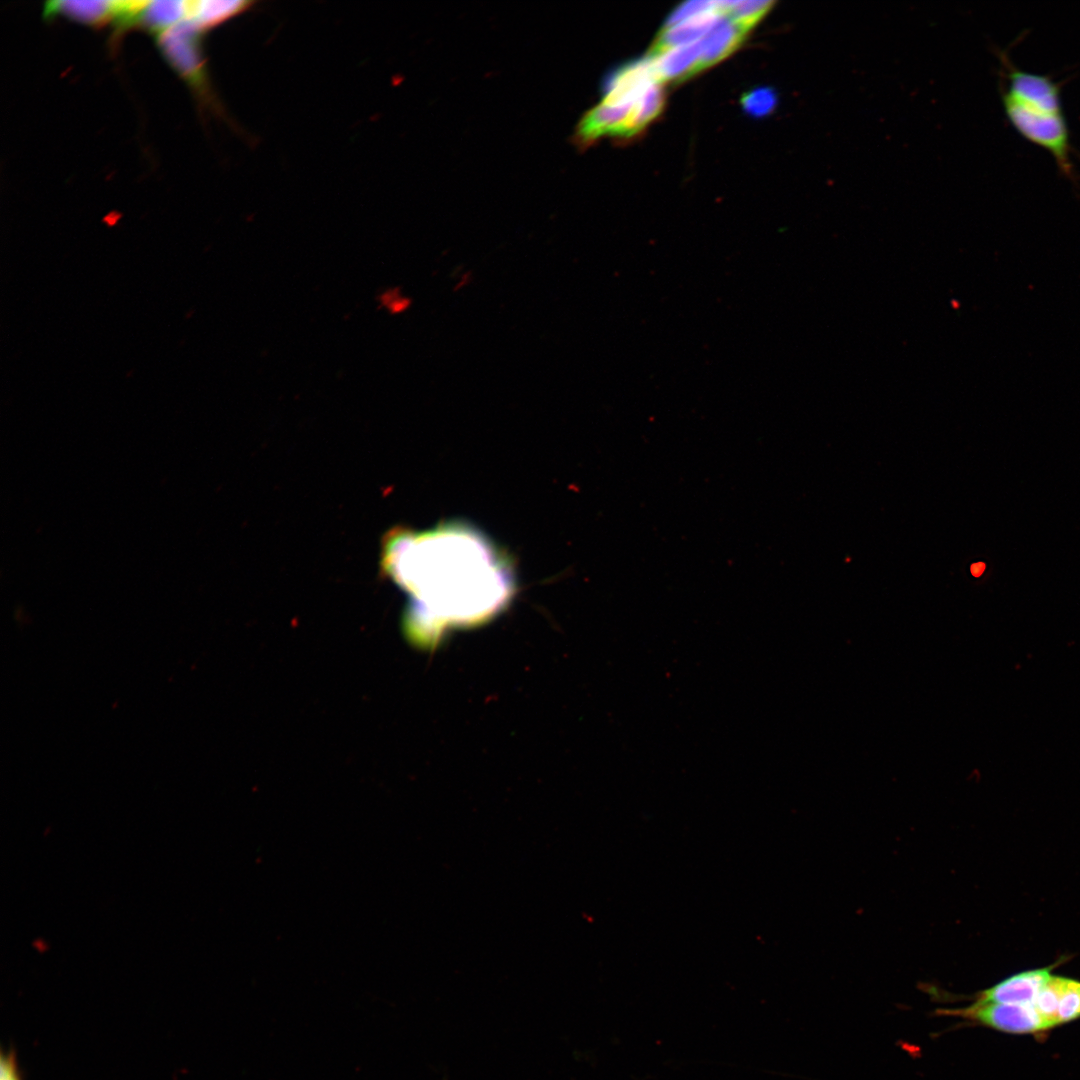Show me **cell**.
<instances>
[{
	"label": "cell",
	"instance_id": "cell-11",
	"mask_svg": "<svg viewBox=\"0 0 1080 1080\" xmlns=\"http://www.w3.org/2000/svg\"><path fill=\"white\" fill-rule=\"evenodd\" d=\"M748 33L749 31L725 17L704 37L697 73L732 54L742 44Z\"/></svg>",
	"mask_w": 1080,
	"mask_h": 1080
},
{
	"label": "cell",
	"instance_id": "cell-12",
	"mask_svg": "<svg viewBox=\"0 0 1080 1080\" xmlns=\"http://www.w3.org/2000/svg\"><path fill=\"white\" fill-rule=\"evenodd\" d=\"M189 7L190 1L183 0L140 1L132 24H140L161 34L188 19Z\"/></svg>",
	"mask_w": 1080,
	"mask_h": 1080
},
{
	"label": "cell",
	"instance_id": "cell-10",
	"mask_svg": "<svg viewBox=\"0 0 1080 1080\" xmlns=\"http://www.w3.org/2000/svg\"><path fill=\"white\" fill-rule=\"evenodd\" d=\"M634 103H600L588 111L578 125V136L591 142L601 136H616L626 121Z\"/></svg>",
	"mask_w": 1080,
	"mask_h": 1080
},
{
	"label": "cell",
	"instance_id": "cell-2",
	"mask_svg": "<svg viewBox=\"0 0 1080 1080\" xmlns=\"http://www.w3.org/2000/svg\"><path fill=\"white\" fill-rule=\"evenodd\" d=\"M1005 84L1001 98L1007 119L1025 140L1047 151L1071 181L1077 176L1061 86L1049 75L1020 69L1002 53Z\"/></svg>",
	"mask_w": 1080,
	"mask_h": 1080
},
{
	"label": "cell",
	"instance_id": "cell-5",
	"mask_svg": "<svg viewBox=\"0 0 1080 1080\" xmlns=\"http://www.w3.org/2000/svg\"><path fill=\"white\" fill-rule=\"evenodd\" d=\"M659 82L652 59L647 56L618 67L603 84L605 104L635 103L653 83Z\"/></svg>",
	"mask_w": 1080,
	"mask_h": 1080
},
{
	"label": "cell",
	"instance_id": "cell-4",
	"mask_svg": "<svg viewBox=\"0 0 1080 1080\" xmlns=\"http://www.w3.org/2000/svg\"><path fill=\"white\" fill-rule=\"evenodd\" d=\"M199 27L186 19L159 36V45L168 61L187 80L199 83L201 61L198 51Z\"/></svg>",
	"mask_w": 1080,
	"mask_h": 1080
},
{
	"label": "cell",
	"instance_id": "cell-1",
	"mask_svg": "<svg viewBox=\"0 0 1080 1080\" xmlns=\"http://www.w3.org/2000/svg\"><path fill=\"white\" fill-rule=\"evenodd\" d=\"M383 563L412 595L414 615L448 623L486 618L511 593L506 558L486 537L460 523L393 534L385 544Z\"/></svg>",
	"mask_w": 1080,
	"mask_h": 1080
},
{
	"label": "cell",
	"instance_id": "cell-7",
	"mask_svg": "<svg viewBox=\"0 0 1080 1080\" xmlns=\"http://www.w3.org/2000/svg\"><path fill=\"white\" fill-rule=\"evenodd\" d=\"M724 18L725 16L719 11H711L684 20L669 28H662L651 45L647 57L654 59L670 49L703 39Z\"/></svg>",
	"mask_w": 1080,
	"mask_h": 1080
},
{
	"label": "cell",
	"instance_id": "cell-16",
	"mask_svg": "<svg viewBox=\"0 0 1080 1080\" xmlns=\"http://www.w3.org/2000/svg\"><path fill=\"white\" fill-rule=\"evenodd\" d=\"M238 5L224 1H190L188 19L199 28L210 26L232 14Z\"/></svg>",
	"mask_w": 1080,
	"mask_h": 1080
},
{
	"label": "cell",
	"instance_id": "cell-18",
	"mask_svg": "<svg viewBox=\"0 0 1080 1080\" xmlns=\"http://www.w3.org/2000/svg\"><path fill=\"white\" fill-rule=\"evenodd\" d=\"M711 11H719L721 13L719 1L694 0L684 2L673 10L667 18L663 28H669L684 20Z\"/></svg>",
	"mask_w": 1080,
	"mask_h": 1080
},
{
	"label": "cell",
	"instance_id": "cell-14",
	"mask_svg": "<svg viewBox=\"0 0 1080 1080\" xmlns=\"http://www.w3.org/2000/svg\"><path fill=\"white\" fill-rule=\"evenodd\" d=\"M1052 983L1056 994L1059 1026L1080 1019V981L1053 975Z\"/></svg>",
	"mask_w": 1080,
	"mask_h": 1080
},
{
	"label": "cell",
	"instance_id": "cell-9",
	"mask_svg": "<svg viewBox=\"0 0 1080 1080\" xmlns=\"http://www.w3.org/2000/svg\"><path fill=\"white\" fill-rule=\"evenodd\" d=\"M703 46L704 38L670 49L652 59L658 81L680 82L695 75Z\"/></svg>",
	"mask_w": 1080,
	"mask_h": 1080
},
{
	"label": "cell",
	"instance_id": "cell-15",
	"mask_svg": "<svg viewBox=\"0 0 1080 1080\" xmlns=\"http://www.w3.org/2000/svg\"><path fill=\"white\" fill-rule=\"evenodd\" d=\"M772 0L722 1L725 17L750 31L773 7Z\"/></svg>",
	"mask_w": 1080,
	"mask_h": 1080
},
{
	"label": "cell",
	"instance_id": "cell-13",
	"mask_svg": "<svg viewBox=\"0 0 1080 1080\" xmlns=\"http://www.w3.org/2000/svg\"><path fill=\"white\" fill-rule=\"evenodd\" d=\"M664 99L662 83L651 84L633 104L630 114L616 136L631 137L643 130L660 114Z\"/></svg>",
	"mask_w": 1080,
	"mask_h": 1080
},
{
	"label": "cell",
	"instance_id": "cell-17",
	"mask_svg": "<svg viewBox=\"0 0 1080 1080\" xmlns=\"http://www.w3.org/2000/svg\"><path fill=\"white\" fill-rule=\"evenodd\" d=\"M777 103V96L773 89L763 87L750 90L741 98V105L745 112L754 117H763L772 112Z\"/></svg>",
	"mask_w": 1080,
	"mask_h": 1080
},
{
	"label": "cell",
	"instance_id": "cell-6",
	"mask_svg": "<svg viewBox=\"0 0 1080 1080\" xmlns=\"http://www.w3.org/2000/svg\"><path fill=\"white\" fill-rule=\"evenodd\" d=\"M1052 967L1014 974L981 991L974 1001L1001 1004H1030L1052 976Z\"/></svg>",
	"mask_w": 1080,
	"mask_h": 1080
},
{
	"label": "cell",
	"instance_id": "cell-8",
	"mask_svg": "<svg viewBox=\"0 0 1080 1080\" xmlns=\"http://www.w3.org/2000/svg\"><path fill=\"white\" fill-rule=\"evenodd\" d=\"M125 6L126 1H52L46 4L45 15L48 17L62 15L84 24L100 25L107 23L112 19H115L118 22L124 12Z\"/></svg>",
	"mask_w": 1080,
	"mask_h": 1080
},
{
	"label": "cell",
	"instance_id": "cell-19",
	"mask_svg": "<svg viewBox=\"0 0 1080 1080\" xmlns=\"http://www.w3.org/2000/svg\"><path fill=\"white\" fill-rule=\"evenodd\" d=\"M0 1070V1080H21L13 1052H2Z\"/></svg>",
	"mask_w": 1080,
	"mask_h": 1080
},
{
	"label": "cell",
	"instance_id": "cell-3",
	"mask_svg": "<svg viewBox=\"0 0 1080 1080\" xmlns=\"http://www.w3.org/2000/svg\"><path fill=\"white\" fill-rule=\"evenodd\" d=\"M941 1013L1014 1035L1040 1036L1050 1031L1032 1003L1001 1004L974 1001L966 1007L942 1010Z\"/></svg>",
	"mask_w": 1080,
	"mask_h": 1080
},
{
	"label": "cell",
	"instance_id": "cell-20",
	"mask_svg": "<svg viewBox=\"0 0 1080 1080\" xmlns=\"http://www.w3.org/2000/svg\"><path fill=\"white\" fill-rule=\"evenodd\" d=\"M985 570V564L983 562H977L971 565V573L975 577H979Z\"/></svg>",
	"mask_w": 1080,
	"mask_h": 1080
}]
</instances>
